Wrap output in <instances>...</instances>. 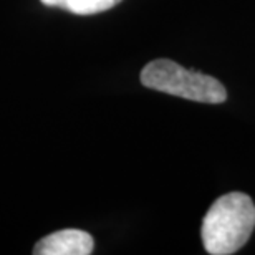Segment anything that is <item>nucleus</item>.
<instances>
[{
    "label": "nucleus",
    "instance_id": "7ed1b4c3",
    "mask_svg": "<svg viewBox=\"0 0 255 255\" xmlns=\"http://www.w3.org/2000/svg\"><path fill=\"white\" fill-rule=\"evenodd\" d=\"M95 249V241L88 232L78 229H65L53 232L37 242L35 255H90Z\"/></svg>",
    "mask_w": 255,
    "mask_h": 255
},
{
    "label": "nucleus",
    "instance_id": "f03ea898",
    "mask_svg": "<svg viewBox=\"0 0 255 255\" xmlns=\"http://www.w3.org/2000/svg\"><path fill=\"white\" fill-rule=\"evenodd\" d=\"M141 83L146 88L161 91L197 103L219 105L227 100V90L214 76L187 70L172 60L159 58L147 63L141 71Z\"/></svg>",
    "mask_w": 255,
    "mask_h": 255
},
{
    "label": "nucleus",
    "instance_id": "f257e3e1",
    "mask_svg": "<svg viewBox=\"0 0 255 255\" xmlns=\"http://www.w3.org/2000/svg\"><path fill=\"white\" fill-rule=\"evenodd\" d=\"M255 229V206L244 192L224 194L202 221V244L211 255H231L242 249Z\"/></svg>",
    "mask_w": 255,
    "mask_h": 255
},
{
    "label": "nucleus",
    "instance_id": "20e7f679",
    "mask_svg": "<svg viewBox=\"0 0 255 255\" xmlns=\"http://www.w3.org/2000/svg\"><path fill=\"white\" fill-rule=\"evenodd\" d=\"M47 7H58L76 15L101 13L121 3L123 0H40Z\"/></svg>",
    "mask_w": 255,
    "mask_h": 255
}]
</instances>
